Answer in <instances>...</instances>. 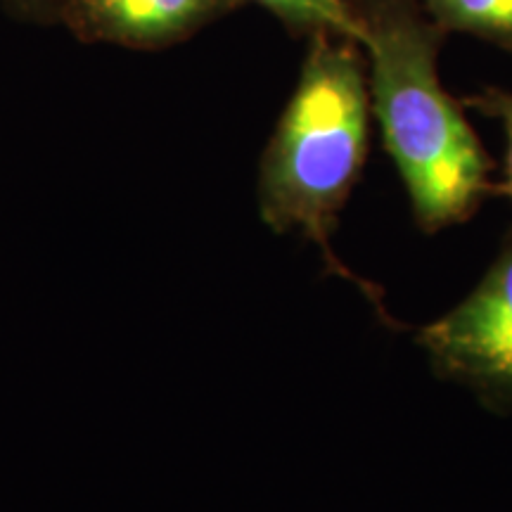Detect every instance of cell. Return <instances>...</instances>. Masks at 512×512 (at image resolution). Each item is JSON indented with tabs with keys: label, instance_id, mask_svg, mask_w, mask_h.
<instances>
[{
	"label": "cell",
	"instance_id": "3",
	"mask_svg": "<svg viewBox=\"0 0 512 512\" xmlns=\"http://www.w3.org/2000/svg\"><path fill=\"white\" fill-rule=\"evenodd\" d=\"M418 339L439 375L489 399H512V230L475 290Z\"/></svg>",
	"mask_w": 512,
	"mask_h": 512
},
{
	"label": "cell",
	"instance_id": "1",
	"mask_svg": "<svg viewBox=\"0 0 512 512\" xmlns=\"http://www.w3.org/2000/svg\"><path fill=\"white\" fill-rule=\"evenodd\" d=\"M370 105L415 221L439 233L475 214L489 192V159L437 72L439 24L411 0H363Z\"/></svg>",
	"mask_w": 512,
	"mask_h": 512
},
{
	"label": "cell",
	"instance_id": "2",
	"mask_svg": "<svg viewBox=\"0 0 512 512\" xmlns=\"http://www.w3.org/2000/svg\"><path fill=\"white\" fill-rule=\"evenodd\" d=\"M368 117V67L356 41L313 34L297 88L261 159L259 211L275 233L313 242L330 273L380 306V292L351 273L330 242L366 164Z\"/></svg>",
	"mask_w": 512,
	"mask_h": 512
},
{
	"label": "cell",
	"instance_id": "6",
	"mask_svg": "<svg viewBox=\"0 0 512 512\" xmlns=\"http://www.w3.org/2000/svg\"><path fill=\"white\" fill-rule=\"evenodd\" d=\"M283 22L313 34H337L363 41V22L351 0H256Z\"/></svg>",
	"mask_w": 512,
	"mask_h": 512
},
{
	"label": "cell",
	"instance_id": "7",
	"mask_svg": "<svg viewBox=\"0 0 512 512\" xmlns=\"http://www.w3.org/2000/svg\"><path fill=\"white\" fill-rule=\"evenodd\" d=\"M467 105L475 107L486 117L498 119L505 133V169L503 181L498 185V192L512 200V93L505 91H486L475 98H467Z\"/></svg>",
	"mask_w": 512,
	"mask_h": 512
},
{
	"label": "cell",
	"instance_id": "4",
	"mask_svg": "<svg viewBox=\"0 0 512 512\" xmlns=\"http://www.w3.org/2000/svg\"><path fill=\"white\" fill-rule=\"evenodd\" d=\"M238 0H76L83 34L133 48H157L190 36Z\"/></svg>",
	"mask_w": 512,
	"mask_h": 512
},
{
	"label": "cell",
	"instance_id": "5",
	"mask_svg": "<svg viewBox=\"0 0 512 512\" xmlns=\"http://www.w3.org/2000/svg\"><path fill=\"white\" fill-rule=\"evenodd\" d=\"M441 29H458L512 50V0H422Z\"/></svg>",
	"mask_w": 512,
	"mask_h": 512
}]
</instances>
